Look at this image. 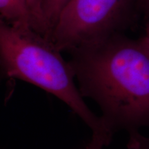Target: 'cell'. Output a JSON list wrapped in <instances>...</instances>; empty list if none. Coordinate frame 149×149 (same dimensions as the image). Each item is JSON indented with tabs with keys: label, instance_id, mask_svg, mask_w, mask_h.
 <instances>
[{
	"label": "cell",
	"instance_id": "cell-1",
	"mask_svg": "<svg viewBox=\"0 0 149 149\" xmlns=\"http://www.w3.org/2000/svg\"><path fill=\"white\" fill-rule=\"evenodd\" d=\"M68 53L80 92L99 106L106 126L126 132L130 148L149 149L139 132L149 126V52L140 40L119 33Z\"/></svg>",
	"mask_w": 149,
	"mask_h": 149
},
{
	"label": "cell",
	"instance_id": "cell-2",
	"mask_svg": "<svg viewBox=\"0 0 149 149\" xmlns=\"http://www.w3.org/2000/svg\"><path fill=\"white\" fill-rule=\"evenodd\" d=\"M51 40L29 29L0 20V57L4 77L26 81L66 104L108 146L113 134L84 100L69 61Z\"/></svg>",
	"mask_w": 149,
	"mask_h": 149
},
{
	"label": "cell",
	"instance_id": "cell-3",
	"mask_svg": "<svg viewBox=\"0 0 149 149\" xmlns=\"http://www.w3.org/2000/svg\"><path fill=\"white\" fill-rule=\"evenodd\" d=\"M135 0H70L50 40L61 52L100 44L127 26Z\"/></svg>",
	"mask_w": 149,
	"mask_h": 149
},
{
	"label": "cell",
	"instance_id": "cell-4",
	"mask_svg": "<svg viewBox=\"0 0 149 149\" xmlns=\"http://www.w3.org/2000/svg\"><path fill=\"white\" fill-rule=\"evenodd\" d=\"M1 19L13 26L33 31V18L26 0H0Z\"/></svg>",
	"mask_w": 149,
	"mask_h": 149
},
{
	"label": "cell",
	"instance_id": "cell-5",
	"mask_svg": "<svg viewBox=\"0 0 149 149\" xmlns=\"http://www.w3.org/2000/svg\"><path fill=\"white\" fill-rule=\"evenodd\" d=\"M70 1V0H42V11L49 29L50 37L59 14Z\"/></svg>",
	"mask_w": 149,
	"mask_h": 149
},
{
	"label": "cell",
	"instance_id": "cell-6",
	"mask_svg": "<svg viewBox=\"0 0 149 149\" xmlns=\"http://www.w3.org/2000/svg\"><path fill=\"white\" fill-rule=\"evenodd\" d=\"M26 1L33 15V31L49 40L50 31L42 11V0H26Z\"/></svg>",
	"mask_w": 149,
	"mask_h": 149
},
{
	"label": "cell",
	"instance_id": "cell-7",
	"mask_svg": "<svg viewBox=\"0 0 149 149\" xmlns=\"http://www.w3.org/2000/svg\"><path fill=\"white\" fill-rule=\"evenodd\" d=\"M104 146H107V144L101 138L92 136L91 141L85 149H103Z\"/></svg>",
	"mask_w": 149,
	"mask_h": 149
},
{
	"label": "cell",
	"instance_id": "cell-8",
	"mask_svg": "<svg viewBox=\"0 0 149 149\" xmlns=\"http://www.w3.org/2000/svg\"><path fill=\"white\" fill-rule=\"evenodd\" d=\"M139 40L142 43V44L146 48L147 51L149 52V22L146 24L144 35Z\"/></svg>",
	"mask_w": 149,
	"mask_h": 149
},
{
	"label": "cell",
	"instance_id": "cell-9",
	"mask_svg": "<svg viewBox=\"0 0 149 149\" xmlns=\"http://www.w3.org/2000/svg\"><path fill=\"white\" fill-rule=\"evenodd\" d=\"M141 5L146 13L149 15V0H141Z\"/></svg>",
	"mask_w": 149,
	"mask_h": 149
}]
</instances>
